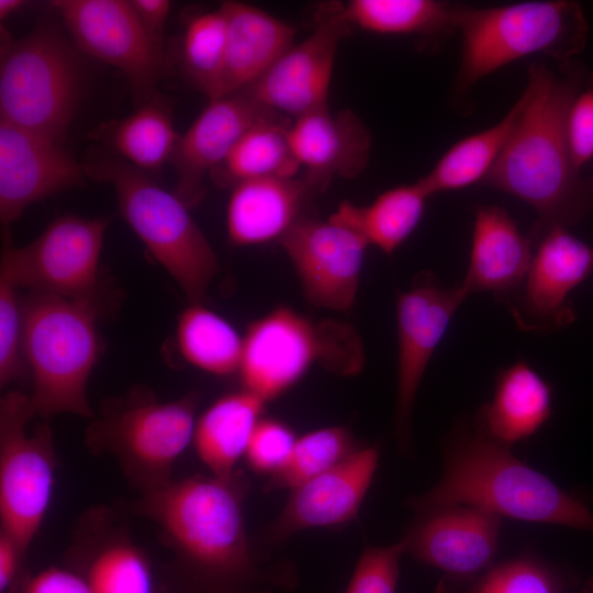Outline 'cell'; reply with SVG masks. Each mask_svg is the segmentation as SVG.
<instances>
[{"label": "cell", "mask_w": 593, "mask_h": 593, "mask_svg": "<svg viewBox=\"0 0 593 593\" xmlns=\"http://www.w3.org/2000/svg\"><path fill=\"white\" fill-rule=\"evenodd\" d=\"M104 130V138L115 155L144 172L170 161L180 137L159 97Z\"/></svg>", "instance_id": "obj_32"}, {"label": "cell", "mask_w": 593, "mask_h": 593, "mask_svg": "<svg viewBox=\"0 0 593 593\" xmlns=\"http://www.w3.org/2000/svg\"><path fill=\"white\" fill-rule=\"evenodd\" d=\"M536 237L522 284L503 301L519 328L545 333L573 321L569 295L593 272V248L561 225H537Z\"/></svg>", "instance_id": "obj_13"}, {"label": "cell", "mask_w": 593, "mask_h": 593, "mask_svg": "<svg viewBox=\"0 0 593 593\" xmlns=\"http://www.w3.org/2000/svg\"><path fill=\"white\" fill-rule=\"evenodd\" d=\"M473 593H559L551 573L528 558L496 566L475 586Z\"/></svg>", "instance_id": "obj_38"}, {"label": "cell", "mask_w": 593, "mask_h": 593, "mask_svg": "<svg viewBox=\"0 0 593 593\" xmlns=\"http://www.w3.org/2000/svg\"><path fill=\"white\" fill-rule=\"evenodd\" d=\"M86 580L93 593H154L147 560L125 539L108 542L97 551Z\"/></svg>", "instance_id": "obj_35"}, {"label": "cell", "mask_w": 593, "mask_h": 593, "mask_svg": "<svg viewBox=\"0 0 593 593\" xmlns=\"http://www.w3.org/2000/svg\"><path fill=\"white\" fill-rule=\"evenodd\" d=\"M457 31L461 57L454 92L463 94L485 76L527 56L571 61L585 47L589 25L578 2L550 0L490 8L460 4Z\"/></svg>", "instance_id": "obj_5"}, {"label": "cell", "mask_w": 593, "mask_h": 593, "mask_svg": "<svg viewBox=\"0 0 593 593\" xmlns=\"http://www.w3.org/2000/svg\"><path fill=\"white\" fill-rule=\"evenodd\" d=\"M411 505L418 513L468 505L501 518L593 533V513L584 503L518 460L506 446L465 426L448 444L439 481Z\"/></svg>", "instance_id": "obj_2"}, {"label": "cell", "mask_w": 593, "mask_h": 593, "mask_svg": "<svg viewBox=\"0 0 593 593\" xmlns=\"http://www.w3.org/2000/svg\"><path fill=\"white\" fill-rule=\"evenodd\" d=\"M337 4L350 29L422 36L457 31L460 5L437 0H350Z\"/></svg>", "instance_id": "obj_29"}, {"label": "cell", "mask_w": 593, "mask_h": 593, "mask_svg": "<svg viewBox=\"0 0 593 593\" xmlns=\"http://www.w3.org/2000/svg\"><path fill=\"white\" fill-rule=\"evenodd\" d=\"M195 394L175 401L134 395L94 421L89 440L94 449L119 459L146 491L169 482V473L193 441Z\"/></svg>", "instance_id": "obj_9"}, {"label": "cell", "mask_w": 593, "mask_h": 593, "mask_svg": "<svg viewBox=\"0 0 593 593\" xmlns=\"http://www.w3.org/2000/svg\"><path fill=\"white\" fill-rule=\"evenodd\" d=\"M137 19L149 37L164 48V33L171 7L168 0H130Z\"/></svg>", "instance_id": "obj_42"}, {"label": "cell", "mask_w": 593, "mask_h": 593, "mask_svg": "<svg viewBox=\"0 0 593 593\" xmlns=\"http://www.w3.org/2000/svg\"><path fill=\"white\" fill-rule=\"evenodd\" d=\"M271 112L245 90L209 100L180 135L171 156L177 176L175 194L190 209L197 205L205 194V177L254 123Z\"/></svg>", "instance_id": "obj_18"}, {"label": "cell", "mask_w": 593, "mask_h": 593, "mask_svg": "<svg viewBox=\"0 0 593 593\" xmlns=\"http://www.w3.org/2000/svg\"><path fill=\"white\" fill-rule=\"evenodd\" d=\"M349 30L338 4L323 5L309 36L290 46L244 90L265 109L293 120L328 105L337 51Z\"/></svg>", "instance_id": "obj_16"}, {"label": "cell", "mask_w": 593, "mask_h": 593, "mask_svg": "<svg viewBox=\"0 0 593 593\" xmlns=\"http://www.w3.org/2000/svg\"><path fill=\"white\" fill-rule=\"evenodd\" d=\"M265 403L242 389L220 398L199 417L192 443L212 475L233 480Z\"/></svg>", "instance_id": "obj_26"}, {"label": "cell", "mask_w": 593, "mask_h": 593, "mask_svg": "<svg viewBox=\"0 0 593 593\" xmlns=\"http://www.w3.org/2000/svg\"><path fill=\"white\" fill-rule=\"evenodd\" d=\"M315 307L348 312L355 305L367 240L328 217L303 215L279 239Z\"/></svg>", "instance_id": "obj_14"}, {"label": "cell", "mask_w": 593, "mask_h": 593, "mask_svg": "<svg viewBox=\"0 0 593 593\" xmlns=\"http://www.w3.org/2000/svg\"><path fill=\"white\" fill-rule=\"evenodd\" d=\"M534 246L505 210L480 206L475 213L468 270L459 282L466 295L493 292L503 300L522 284Z\"/></svg>", "instance_id": "obj_24"}, {"label": "cell", "mask_w": 593, "mask_h": 593, "mask_svg": "<svg viewBox=\"0 0 593 593\" xmlns=\"http://www.w3.org/2000/svg\"><path fill=\"white\" fill-rule=\"evenodd\" d=\"M429 194L417 180L391 188L367 205L342 202L329 215L385 254L394 253L419 224Z\"/></svg>", "instance_id": "obj_28"}, {"label": "cell", "mask_w": 593, "mask_h": 593, "mask_svg": "<svg viewBox=\"0 0 593 593\" xmlns=\"http://www.w3.org/2000/svg\"><path fill=\"white\" fill-rule=\"evenodd\" d=\"M136 508L204 572L225 579L256 572L233 480L210 474L169 481L146 491Z\"/></svg>", "instance_id": "obj_6"}, {"label": "cell", "mask_w": 593, "mask_h": 593, "mask_svg": "<svg viewBox=\"0 0 593 593\" xmlns=\"http://www.w3.org/2000/svg\"><path fill=\"white\" fill-rule=\"evenodd\" d=\"M97 298L34 292L23 304V357L36 416L91 417L87 384L100 354Z\"/></svg>", "instance_id": "obj_3"}, {"label": "cell", "mask_w": 593, "mask_h": 593, "mask_svg": "<svg viewBox=\"0 0 593 593\" xmlns=\"http://www.w3.org/2000/svg\"><path fill=\"white\" fill-rule=\"evenodd\" d=\"M51 5L82 52L124 74L138 107L159 97L157 86L168 72V57L128 1L55 0Z\"/></svg>", "instance_id": "obj_12"}, {"label": "cell", "mask_w": 593, "mask_h": 593, "mask_svg": "<svg viewBox=\"0 0 593 593\" xmlns=\"http://www.w3.org/2000/svg\"><path fill=\"white\" fill-rule=\"evenodd\" d=\"M561 66L556 72L542 63L530 65L512 133L483 182L527 203L538 225L568 227L593 205V181L573 166L566 133L584 76L572 61Z\"/></svg>", "instance_id": "obj_1"}, {"label": "cell", "mask_w": 593, "mask_h": 593, "mask_svg": "<svg viewBox=\"0 0 593 593\" xmlns=\"http://www.w3.org/2000/svg\"><path fill=\"white\" fill-rule=\"evenodd\" d=\"M403 537L406 552L455 575H471L493 560L501 517L468 505H448L422 512Z\"/></svg>", "instance_id": "obj_20"}, {"label": "cell", "mask_w": 593, "mask_h": 593, "mask_svg": "<svg viewBox=\"0 0 593 593\" xmlns=\"http://www.w3.org/2000/svg\"><path fill=\"white\" fill-rule=\"evenodd\" d=\"M289 138L304 176L318 193L335 177L350 179L362 172L372 142L356 113L328 105L294 119Z\"/></svg>", "instance_id": "obj_21"}, {"label": "cell", "mask_w": 593, "mask_h": 593, "mask_svg": "<svg viewBox=\"0 0 593 593\" xmlns=\"http://www.w3.org/2000/svg\"><path fill=\"white\" fill-rule=\"evenodd\" d=\"M109 220L65 214L33 242L5 246L0 275L18 288L66 298H97L99 262Z\"/></svg>", "instance_id": "obj_11"}, {"label": "cell", "mask_w": 593, "mask_h": 593, "mask_svg": "<svg viewBox=\"0 0 593 593\" xmlns=\"http://www.w3.org/2000/svg\"><path fill=\"white\" fill-rule=\"evenodd\" d=\"M290 121L271 112L254 123L211 172L213 182L232 188L267 177H295L301 169L289 138Z\"/></svg>", "instance_id": "obj_27"}, {"label": "cell", "mask_w": 593, "mask_h": 593, "mask_svg": "<svg viewBox=\"0 0 593 593\" xmlns=\"http://www.w3.org/2000/svg\"><path fill=\"white\" fill-rule=\"evenodd\" d=\"M22 593H93L82 578L69 570L48 568L34 575Z\"/></svg>", "instance_id": "obj_41"}, {"label": "cell", "mask_w": 593, "mask_h": 593, "mask_svg": "<svg viewBox=\"0 0 593 593\" xmlns=\"http://www.w3.org/2000/svg\"><path fill=\"white\" fill-rule=\"evenodd\" d=\"M517 113L515 102L496 124L452 145L433 169L418 179L429 197L484 181L512 133Z\"/></svg>", "instance_id": "obj_30"}, {"label": "cell", "mask_w": 593, "mask_h": 593, "mask_svg": "<svg viewBox=\"0 0 593 593\" xmlns=\"http://www.w3.org/2000/svg\"><path fill=\"white\" fill-rule=\"evenodd\" d=\"M36 416L30 395L7 393L0 403V519L24 555L49 507L56 455L47 424L27 429Z\"/></svg>", "instance_id": "obj_10"}, {"label": "cell", "mask_w": 593, "mask_h": 593, "mask_svg": "<svg viewBox=\"0 0 593 593\" xmlns=\"http://www.w3.org/2000/svg\"><path fill=\"white\" fill-rule=\"evenodd\" d=\"M22 0H1L0 1V19L1 21L9 18L12 13L24 5Z\"/></svg>", "instance_id": "obj_44"}, {"label": "cell", "mask_w": 593, "mask_h": 593, "mask_svg": "<svg viewBox=\"0 0 593 593\" xmlns=\"http://www.w3.org/2000/svg\"><path fill=\"white\" fill-rule=\"evenodd\" d=\"M551 409L548 382L518 360L497 374L493 396L479 412L477 429L507 447L535 435L549 419Z\"/></svg>", "instance_id": "obj_25"}, {"label": "cell", "mask_w": 593, "mask_h": 593, "mask_svg": "<svg viewBox=\"0 0 593 593\" xmlns=\"http://www.w3.org/2000/svg\"><path fill=\"white\" fill-rule=\"evenodd\" d=\"M82 165L87 177L113 186L121 215L189 302L203 303L220 265L190 208L115 154L92 152Z\"/></svg>", "instance_id": "obj_4"}, {"label": "cell", "mask_w": 593, "mask_h": 593, "mask_svg": "<svg viewBox=\"0 0 593 593\" xmlns=\"http://www.w3.org/2000/svg\"><path fill=\"white\" fill-rule=\"evenodd\" d=\"M226 46V18L221 5L191 18L181 40V64L189 81L215 98Z\"/></svg>", "instance_id": "obj_33"}, {"label": "cell", "mask_w": 593, "mask_h": 593, "mask_svg": "<svg viewBox=\"0 0 593 593\" xmlns=\"http://www.w3.org/2000/svg\"><path fill=\"white\" fill-rule=\"evenodd\" d=\"M226 46L215 98L242 91L261 76L294 44V27L248 3L225 1Z\"/></svg>", "instance_id": "obj_23"}, {"label": "cell", "mask_w": 593, "mask_h": 593, "mask_svg": "<svg viewBox=\"0 0 593 593\" xmlns=\"http://www.w3.org/2000/svg\"><path fill=\"white\" fill-rule=\"evenodd\" d=\"M75 51L51 26L4 41L0 63V120L64 144L80 94Z\"/></svg>", "instance_id": "obj_8"}, {"label": "cell", "mask_w": 593, "mask_h": 593, "mask_svg": "<svg viewBox=\"0 0 593 593\" xmlns=\"http://www.w3.org/2000/svg\"><path fill=\"white\" fill-rule=\"evenodd\" d=\"M296 437L282 422L260 418L249 438L245 457L258 472L272 475L287 462Z\"/></svg>", "instance_id": "obj_39"}, {"label": "cell", "mask_w": 593, "mask_h": 593, "mask_svg": "<svg viewBox=\"0 0 593 593\" xmlns=\"http://www.w3.org/2000/svg\"><path fill=\"white\" fill-rule=\"evenodd\" d=\"M404 552V538L393 545L366 548L345 593H395Z\"/></svg>", "instance_id": "obj_37"}, {"label": "cell", "mask_w": 593, "mask_h": 593, "mask_svg": "<svg viewBox=\"0 0 593 593\" xmlns=\"http://www.w3.org/2000/svg\"><path fill=\"white\" fill-rule=\"evenodd\" d=\"M176 342L182 358L215 376L238 372L243 336L203 303H190L178 317Z\"/></svg>", "instance_id": "obj_31"}, {"label": "cell", "mask_w": 593, "mask_h": 593, "mask_svg": "<svg viewBox=\"0 0 593 593\" xmlns=\"http://www.w3.org/2000/svg\"><path fill=\"white\" fill-rule=\"evenodd\" d=\"M83 165L59 144L0 120V219L9 225L24 210L60 191L82 184Z\"/></svg>", "instance_id": "obj_17"}, {"label": "cell", "mask_w": 593, "mask_h": 593, "mask_svg": "<svg viewBox=\"0 0 593 593\" xmlns=\"http://www.w3.org/2000/svg\"><path fill=\"white\" fill-rule=\"evenodd\" d=\"M23 304L18 287L0 275V384L7 387L21 373L23 365Z\"/></svg>", "instance_id": "obj_36"}, {"label": "cell", "mask_w": 593, "mask_h": 593, "mask_svg": "<svg viewBox=\"0 0 593 593\" xmlns=\"http://www.w3.org/2000/svg\"><path fill=\"white\" fill-rule=\"evenodd\" d=\"M238 374L243 390L264 402L294 385L314 365L356 374L363 365L357 332L339 321H314L278 306L249 324Z\"/></svg>", "instance_id": "obj_7"}, {"label": "cell", "mask_w": 593, "mask_h": 593, "mask_svg": "<svg viewBox=\"0 0 593 593\" xmlns=\"http://www.w3.org/2000/svg\"><path fill=\"white\" fill-rule=\"evenodd\" d=\"M378 462L377 447L357 448L332 469L292 489L268 529L269 539L280 541L305 529L339 526L354 519Z\"/></svg>", "instance_id": "obj_19"}, {"label": "cell", "mask_w": 593, "mask_h": 593, "mask_svg": "<svg viewBox=\"0 0 593 593\" xmlns=\"http://www.w3.org/2000/svg\"><path fill=\"white\" fill-rule=\"evenodd\" d=\"M317 190L301 177H267L231 188L226 231L232 245L253 246L280 239L305 215L304 208Z\"/></svg>", "instance_id": "obj_22"}, {"label": "cell", "mask_w": 593, "mask_h": 593, "mask_svg": "<svg viewBox=\"0 0 593 593\" xmlns=\"http://www.w3.org/2000/svg\"><path fill=\"white\" fill-rule=\"evenodd\" d=\"M466 298L459 283L444 287L428 272L419 275L410 289L398 295L394 423L403 450L410 446L413 406L425 370Z\"/></svg>", "instance_id": "obj_15"}, {"label": "cell", "mask_w": 593, "mask_h": 593, "mask_svg": "<svg viewBox=\"0 0 593 593\" xmlns=\"http://www.w3.org/2000/svg\"><path fill=\"white\" fill-rule=\"evenodd\" d=\"M23 557L18 545L5 533L0 534V591L5 592L11 584Z\"/></svg>", "instance_id": "obj_43"}, {"label": "cell", "mask_w": 593, "mask_h": 593, "mask_svg": "<svg viewBox=\"0 0 593 593\" xmlns=\"http://www.w3.org/2000/svg\"><path fill=\"white\" fill-rule=\"evenodd\" d=\"M357 448L346 427L329 426L310 432L296 438L284 466L270 475L267 490H292L332 469Z\"/></svg>", "instance_id": "obj_34"}, {"label": "cell", "mask_w": 593, "mask_h": 593, "mask_svg": "<svg viewBox=\"0 0 593 593\" xmlns=\"http://www.w3.org/2000/svg\"><path fill=\"white\" fill-rule=\"evenodd\" d=\"M566 133L573 166L580 171L593 159V85L583 86L572 99Z\"/></svg>", "instance_id": "obj_40"}]
</instances>
